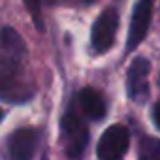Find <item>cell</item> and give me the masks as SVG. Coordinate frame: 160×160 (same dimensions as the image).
<instances>
[{
  "label": "cell",
  "mask_w": 160,
  "mask_h": 160,
  "mask_svg": "<svg viewBox=\"0 0 160 160\" xmlns=\"http://www.w3.org/2000/svg\"><path fill=\"white\" fill-rule=\"evenodd\" d=\"M27 47L21 36L6 27L2 32V57H0V81H2V96L8 102H23L32 96L27 70H25Z\"/></svg>",
  "instance_id": "obj_1"
},
{
  "label": "cell",
  "mask_w": 160,
  "mask_h": 160,
  "mask_svg": "<svg viewBox=\"0 0 160 160\" xmlns=\"http://www.w3.org/2000/svg\"><path fill=\"white\" fill-rule=\"evenodd\" d=\"M89 143L87 124L75 113L68 111L60 119V147L68 158H81Z\"/></svg>",
  "instance_id": "obj_2"
},
{
  "label": "cell",
  "mask_w": 160,
  "mask_h": 160,
  "mask_svg": "<svg viewBox=\"0 0 160 160\" xmlns=\"http://www.w3.org/2000/svg\"><path fill=\"white\" fill-rule=\"evenodd\" d=\"M128 143H130L128 130L121 124H113L98 139L96 154L100 160H121L128 151Z\"/></svg>",
  "instance_id": "obj_3"
},
{
  "label": "cell",
  "mask_w": 160,
  "mask_h": 160,
  "mask_svg": "<svg viewBox=\"0 0 160 160\" xmlns=\"http://www.w3.org/2000/svg\"><path fill=\"white\" fill-rule=\"evenodd\" d=\"M117 28H119V13L115 10H106L98 15L91 30V45L94 53H106L111 49Z\"/></svg>",
  "instance_id": "obj_4"
},
{
  "label": "cell",
  "mask_w": 160,
  "mask_h": 160,
  "mask_svg": "<svg viewBox=\"0 0 160 160\" xmlns=\"http://www.w3.org/2000/svg\"><path fill=\"white\" fill-rule=\"evenodd\" d=\"M149 72L151 62L145 57H136L126 72V92L134 102H143L149 94Z\"/></svg>",
  "instance_id": "obj_5"
},
{
  "label": "cell",
  "mask_w": 160,
  "mask_h": 160,
  "mask_svg": "<svg viewBox=\"0 0 160 160\" xmlns=\"http://www.w3.org/2000/svg\"><path fill=\"white\" fill-rule=\"evenodd\" d=\"M152 4L154 0H138V4L132 12V19H130L126 51H132L145 40L147 30L151 27V19H152Z\"/></svg>",
  "instance_id": "obj_6"
},
{
  "label": "cell",
  "mask_w": 160,
  "mask_h": 160,
  "mask_svg": "<svg viewBox=\"0 0 160 160\" xmlns=\"http://www.w3.org/2000/svg\"><path fill=\"white\" fill-rule=\"evenodd\" d=\"M38 145V132L34 128H19L8 138L10 160H32Z\"/></svg>",
  "instance_id": "obj_7"
},
{
  "label": "cell",
  "mask_w": 160,
  "mask_h": 160,
  "mask_svg": "<svg viewBox=\"0 0 160 160\" xmlns=\"http://www.w3.org/2000/svg\"><path fill=\"white\" fill-rule=\"evenodd\" d=\"M77 106L81 109V113L91 121H100L108 113V108H106V102H104L102 94L98 91H94V89H89V87L79 91Z\"/></svg>",
  "instance_id": "obj_8"
},
{
  "label": "cell",
  "mask_w": 160,
  "mask_h": 160,
  "mask_svg": "<svg viewBox=\"0 0 160 160\" xmlns=\"http://www.w3.org/2000/svg\"><path fill=\"white\" fill-rule=\"evenodd\" d=\"M138 154H139V160H160V139L151 136L141 138Z\"/></svg>",
  "instance_id": "obj_9"
},
{
  "label": "cell",
  "mask_w": 160,
  "mask_h": 160,
  "mask_svg": "<svg viewBox=\"0 0 160 160\" xmlns=\"http://www.w3.org/2000/svg\"><path fill=\"white\" fill-rule=\"evenodd\" d=\"M23 2H25L27 10L32 13V17H34V21H36L38 28H42V23H40V0H23Z\"/></svg>",
  "instance_id": "obj_10"
},
{
  "label": "cell",
  "mask_w": 160,
  "mask_h": 160,
  "mask_svg": "<svg viewBox=\"0 0 160 160\" xmlns=\"http://www.w3.org/2000/svg\"><path fill=\"white\" fill-rule=\"evenodd\" d=\"M152 121H154V126L160 130V102H156L152 108Z\"/></svg>",
  "instance_id": "obj_11"
},
{
  "label": "cell",
  "mask_w": 160,
  "mask_h": 160,
  "mask_svg": "<svg viewBox=\"0 0 160 160\" xmlns=\"http://www.w3.org/2000/svg\"><path fill=\"white\" fill-rule=\"evenodd\" d=\"M85 2H94V0H85Z\"/></svg>",
  "instance_id": "obj_12"
},
{
  "label": "cell",
  "mask_w": 160,
  "mask_h": 160,
  "mask_svg": "<svg viewBox=\"0 0 160 160\" xmlns=\"http://www.w3.org/2000/svg\"><path fill=\"white\" fill-rule=\"evenodd\" d=\"M43 160H45V158H43Z\"/></svg>",
  "instance_id": "obj_13"
}]
</instances>
